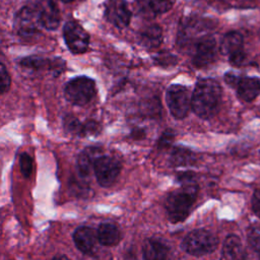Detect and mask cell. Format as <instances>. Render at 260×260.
<instances>
[{
	"label": "cell",
	"instance_id": "3",
	"mask_svg": "<svg viewBox=\"0 0 260 260\" xmlns=\"http://www.w3.org/2000/svg\"><path fill=\"white\" fill-rule=\"evenodd\" d=\"M218 244L217 237L206 230L189 233L182 242V249L193 256H202L213 252Z\"/></svg>",
	"mask_w": 260,
	"mask_h": 260
},
{
	"label": "cell",
	"instance_id": "15",
	"mask_svg": "<svg viewBox=\"0 0 260 260\" xmlns=\"http://www.w3.org/2000/svg\"><path fill=\"white\" fill-rule=\"evenodd\" d=\"M102 155V149L98 146H88L84 148L77 157V170L80 176L87 177L91 170L95 159Z\"/></svg>",
	"mask_w": 260,
	"mask_h": 260
},
{
	"label": "cell",
	"instance_id": "34",
	"mask_svg": "<svg viewBox=\"0 0 260 260\" xmlns=\"http://www.w3.org/2000/svg\"><path fill=\"white\" fill-rule=\"evenodd\" d=\"M63 2H65V3H68V2H71V1H73V0H62Z\"/></svg>",
	"mask_w": 260,
	"mask_h": 260
},
{
	"label": "cell",
	"instance_id": "11",
	"mask_svg": "<svg viewBox=\"0 0 260 260\" xmlns=\"http://www.w3.org/2000/svg\"><path fill=\"white\" fill-rule=\"evenodd\" d=\"M105 15L108 21L118 28L128 26L131 20V11L125 0H107Z\"/></svg>",
	"mask_w": 260,
	"mask_h": 260
},
{
	"label": "cell",
	"instance_id": "16",
	"mask_svg": "<svg viewBox=\"0 0 260 260\" xmlns=\"http://www.w3.org/2000/svg\"><path fill=\"white\" fill-rule=\"evenodd\" d=\"M238 94L245 102H251L260 92V80L256 77H243L238 85Z\"/></svg>",
	"mask_w": 260,
	"mask_h": 260
},
{
	"label": "cell",
	"instance_id": "28",
	"mask_svg": "<svg viewBox=\"0 0 260 260\" xmlns=\"http://www.w3.org/2000/svg\"><path fill=\"white\" fill-rule=\"evenodd\" d=\"M101 130V127L98 122L89 120L82 124V131L81 136H88V135H96Z\"/></svg>",
	"mask_w": 260,
	"mask_h": 260
},
{
	"label": "cell",
	"instance_id": "29",
	"mask_svg": "<svg viewBox=\"0 0 260 260\" xmlns=\"http://www.w3.org/2000/svg\"><path fill=\"white\" fill-rule=\"evenodd\" d=\"M147 115L153 116V115H159V110H160V105L159 102H157L155 99H152L147 102V104L143 107Z\"/></svg>",
	"mask_w": 260,
	"mask_h": 260
},
{
	"label": "cell",
	"instance_id": "18",
	"mask_svg": "<svg viewBox=\"0 0 260 260\" xmlns=\"http://www.w3.org/2000/svg\"><path fill=\"white\" fill-rule=\"evenodd\" d=\"M175 0H139L140 10L149 16L162 14L172 9Z\"/></svg>",
	"mask_w": 260,
	"mask_h": 260
},
{
	"label": "cell",
	"instance_id": "10",
	"mask_svg": "<svg viewBox=\"0 0 260 260\" xmlns=\"http://www.w3.org/2000/svg\"><path fill=\"white\" fill-rule=\"evenodd\" d=\"M216 42L210 35L200 38L193 46L192 62L197 68L205 67L211 64L216 57Z\"/></svg>",
	"mask_w": 260,
	"mask_h": 260
},
{
	"label": "cell",
	"instance_id": "14",
	"mask_svg": "<svg viewBox=\"0 0 260 260\" xmlns=\"http://www.w3.org/2000/svg\"><path fill=\"white\" fill-rule=\"evenodd\" d=\"M142 252L144 258L148 260L166 259L169 256L170 248L168 244L161 239L152 238L144 242L142 246Z\"/></svg>",
	"mask_w": 260,
	"mask_h": 260
},
{
	"label": "cell",
	"instance_id": "20",
	"mask_svg": "<svg viewBox=\"0 0 260 260\" xmlns=\"http://www.w3.org/2000/svg\"><path fill=\"white\" fill-rule=\"evenodd\" d=\"M244 39L238 31H229L225 34L220 43V52L224 55H232L238 51L243 50Z\"/></svg>",
	"mask_w": 260,
	"mask_h": 260
},
{
	"label": "cell",
	"instance_id": "32",
	"mask_svg": "<svg viewBox=\"0 0 260 260\" xmlns=\"http://www.w3.org/2000/svg\"><path fill=\"white\" fill-rule=\"evenodd\" d=\"M252 208L255 214L260 218V189L256 190L252 197Z\"/></svg>",
	"mask_w": 260,
	"mask_h": 260
},
{
	"label": "cell",
	"instance_id": "2",
	"mask_svg": "<svg viewBox=\"0 0 260 260\" xmlns=\"http://www.w3.org/2000/svg\"><path fill=\"white\" fill-rule=\"evenodd\" d=\"M196 196V184L183 186L180 190L171 193L166 200V210L169 219L172 222L184 220L189 215Z\"/></svg>",
	"mask_w": 260,
	"mask_h": 260
},
{
	"label": "cell",
	"instance_id": "31",
	"mask_svg": "<svg viewBox=\"0 0 260 260\" xmlns=\"http://www.w3.org/2000/svg\"><path fill=\"white\" fill-rule=\"evenodd\" d=\"M174 139V133L171 132V131H166L159 138L158 140V147L159 148H165V147H168L171 142L173 141Z\"/></svg>",
	"mask_w": 260,
	"mask_h": 260
},
{
	"label": "cell",
	"instance_id": "25",
	"mask_svg": "<svg viewBox=\"0 0 260 260\" xmlns=\"http://www.w3.org/2000/svg\"><path fill=\"white\" fill-rule=\"evenodd\" d=\"M248 242L252 249L260 255V224H254L248 230Z\"/></svg>",
	"mask_w": 260,
	"mask_h": 260
},
{
	"label": "cell",
	"instance_id": "23",
	"mask_svg": "<svg viewBox=\"0 0 260 260\" xmlns=\"http://www.w3.org/2000/svg\"><path fill=\"white\" fill-rule=\"evenodd\" d=\"M52 60L45 59L39 56H29L20 60V65L24 68H28L30 70H41L48 69L50 70Z\"/></svg>",
	"mask_w": 260,
	"mask_h": 260
},
{
	"label": "cell",
	"instance_id": "12",
	"mask_svg": "<svg viewBox=\"0 0 260 260\" xmlns=\"http://www.w3.org/2000/svg\"><path fill=\"white\" fill-rule=\"evenodd\" d=\"M41 14L43 27L47 29H55L60 23V12L55 0H42L38 6Z\"/></svg>",
	"mask_w": 260,
	"mask_h": 260
},
{
	"label": "cell",
	"instance_id": "17",
	"mask_svg": "<svg viewBox=\"0 0 260 260\" xmlns=\"http://www.w3.org/2000/svg\"><path fill=\"white\" fill-rule=\"evenodd\" d=\"M96 239L103 246H115L121 240V234L117 225L104 222L100 224L96 231Z\"/></svg>",
	"mask_w": 260,
	"mask_h": 260
},
{
	"label": "cell",
	"instance_id": "22",
	"mask_svg": "<svg viewBox=\"0 0 260 260\" xmlns=\"http://www.w3.org/2000/svg\"><path fill=\"white\" fill-rule=\"evenodd\" d=\"M195 159H196L195 154L187 148L177 147L173 150L171 154V161L174 166H177V167L193 165Z\"/></svg>",
	"mask_w": 260,
	"mask_h": 260
},
{
	"label": "cell",
	"instance_id": "4",
	"mask_svg": "<svg viewBox=\"0 0 260 260\" xmlns=\"http://www.w3.org/2000/svg\"><path fill=\"white\" fill-rule=\"evenodd\" d=\"M67 101L76 106H84L95 94V83L87 76H77L70 79L64 86Z\"/></svg>",
	"mask_w": 260,
	"mask_h": 260
},
{
	"label": "cell",
	"instance_id": "24",
	"mask_svg": "<svg viewBox=\"0 0 260 260\" xmlns=\"http://www.w3.org/2000/svg\"><path fill=\"white\" fill-rule=\"evenodd\" d=\"M63 126L67 132L81 136L82 123L72 115H66L63 119Z\"/></svg>",
	"mask_w": 260,
	"mask_h": 260
},
{
	"label": "cell",
	"instance_id": "19",
	"mask_svg": "<svg viewBox=\"0 0 260 260\" xmlns=\"http://www.w3.org/2000/svg\"><path fill=\"white\" fill-rule=\"evenodd\" d=\"M139 40L140 43L148 49L157 48L162 42V30L159 25L150 24L140 31Z\"/></svg>",
	"mask_w": 260,
	"mask_h": 260
},
{
	"label": "cell",
	"instance_id": "30",
	"mask_svg": "<svg viewBox=\"0 0 260 260\" xmlns=\"http://www.w3.org/2000/svg\"><path fill=\"white\" fill-rule=\"evenodd\" d=\"M230 57V62L234 65V66H242L245 61H246V54L244 52V50L238 51L232 55L229 56Z\"/></svg>",
	"mask_w": 260,
	"mask_h": 260
},
{
	"label": "cell",
	"instance_id": "9",
	"mask_svg": "<svg viewBox=\"0 0 260 260\" xmlns=\"http://www.w3.org/2000/svg\"><path fill=\"white\" fill-rule=\"evenodd\" d=\"M65 43L73 54L84 53L89 45V36L86 30L75 21H68L63 29Z\"/></svg>",
	"mask_w": 260,
	"mask_h": 260
},
{
	"label": "cell",
	"instance_id": "8",
	"mask_svg": "<svg viewBox=\"0 0 260 260\" xmlns=\"http://www.w3.org/2000/svg\"><path fill=\"white\" fill-rule=\"evenodd\" d=\"M93 171L99 184L103 187H109L119 176L121 165L112 156L100 155L94 161Z\"/></svg>",
	"mask_w": 260,
	"mask_h": 260
},
{
	"label": "cell",
	"instance_id": "27",
	"mask_svg": "<svg viewBox=\"0 0 260 260\" xmlns=\"http://www.w3.org/2000/svg\"><path fill=\"white\" fill-rule=\"evenodd\" d=\"M10 82L11 79L6 67L0 63V95L9 89Z\"/></svg>",
	"mask_w": 260,
	"mask_h": 260
},
{
	"label": "cell",
	"instance_id": "13",
	"mask_svg": "<svg viewBox=\"0 0 260 260\" xmlns=\"http://www.w3.org/2000/svg\"><path fill=\"white\" fill-rule=\"evenodd\" d=\"M73 241L80 252L89 254L94 248L96 233L89 226H79L73 234Z\"/></svg>",
	"mask_w": 260,
	"mask_h": 260
},
{
	"label": "cell",
	"instance_id": "1",
	"mask_svg": "<svg viewBox=\"0 0 260 260\" xmlns=\"http://www.w3.org/2000/svg\"><path fill=\"white\" fill-rule=\"evenodd\" d=\"M221 100V88L214 79H201L196 83L191 96V108L203 119L212 117L218 110Z\"/></svg>",
	"mask_w": 260,
	"mask_h": 260
},
{
	"label": "cell",
	"instance_id": "5",
	"mask_svg": "<svg viewBox=\"0 0 260 260\" xmlns=\"http://www.w3.org/2000/svg\"><path fill=\"white\" fill-rule=\"evenodd\" d=\"M41 26H43L41 14L36 6H24L15 15L14 28L23 38L32 37L39 31Z\"/></svg>",
	"mask_w": 260,
	"mask_h": 260
},
{
	"label": "cell",
	"instance_id": "33",
	"mask_svg": "<svg viewBox=\"0 0 260 260\" xmlns=\"http://www.w3.org/2000/svg\"><path fill=\"white\" fill-rule=\"evenodd\" d=\"M240 79H241V77H240L239 75L235 74L234 72H228V73L224 75V80H225V82H226L230 86H233V87H235V86L238 85Z\"/></svg>",
	"mask_w": 260,
	"mask_h": 260
},
{
	"label": "cell",
	"instance_id": "6",
	"mask_svg": "<svg viewBox=\"0 0 260 260\" xmlns=\"http://www.w3.org/2000/svg\"><path fill=\"white\" fill-rule=\"evenodd\" d=\"M166 100L173 117L183 119L187 116L191 107V95L186 86L181 84L171 85L167 90Z\"/></svg>",
	"mask_w": 260,
	"mask_h": 260
},
{
	"label": "cell",
	"instance_id": "21",
	"mask_svg": "<svg viewBox=\"0 0 260 260\" xmlns=\"http://www.w3.org/2000/svg\"><path fill=\"white\" fill-rule=\"evenodd\" d=\"M243 253L241 240L235 235H229L223 242L221 256L224 259H239L243 257Z\"/></svg>",
	"mask_w": 260,
	"mask_h": 260
},
{
	"label": "cell",
	"instance_id": "26",
	"mask_svg": "<svg viewBox=\"0 0 260 260\" xmlns=\"http://www.w3.org/2000/svg\"><path fill=\"white\" fill-rule=\"evenodd\" d=\"M19 165H20V170H21L22 175L25 178H28L32 171V159L29 156V154H27L25 152L21 153L20 157H19Z\"/></svg>",
	"mask_w": 260,
	"mask_h": 260
},
{
	"label": "cell",
	"instance_id": "7",
	"mask_svg": "<svg viewBox=\"0 0 260 260\" xmlns=\"http://www.w3.org/2000/svg\"><path fill=\"white\" fill-rule=\"evenodd\" d=\"M208 23L205 19L188 18L182 21L178 32V44L182 48L194 46V44L207 31Z\"/></svg>",
	"mask_w": 260,
	"mask_h": 260
}]
</instances>
